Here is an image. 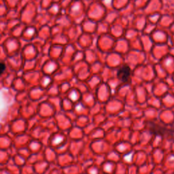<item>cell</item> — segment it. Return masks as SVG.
<instances>
[{"mask_svg":"<svg viewBox=\"0 0 174 174\" xmlns=\"http://www.w3.org/2000/svg\"><path fill=\"white\" fill-rule=\"evenodd\" d=\"M131 155H132V154L130 153L129 154V157L127 156H125V160L126 161H130V160H131V158H130V157H131Z\"/></svg>","mask_w":174,"mask_h":174,"instance_id":"obj_3","label":"cell"},{"mask_svg":"<svg viewBox=\"0 0 174 174\" xmlns=\"http://www.w3.org/2000/svg\"><path fill=\"white\" fill-rule=\"evenodd\" d=\"M5 65L4 63H0V74H2L3 72L5 71Z\"/></svg>","mask_w":174,"mask_h":174,"instance_id":"obj_2","label":"cell"},{"mask_svg":"<svg viewBox=\"0 0 174 174\" xmlns=\"http://www.w3.org/2000/svg\"><path fill=\"white\" fill-rule=\"evenodd\" d=\"M130 76V69L128 65H124L118 70L117 76L123 82H128Z\"/></svg>","mask_w":174,"mask_h":174,"instance_id":"obj_1","label":"cell"}]
</instances>
